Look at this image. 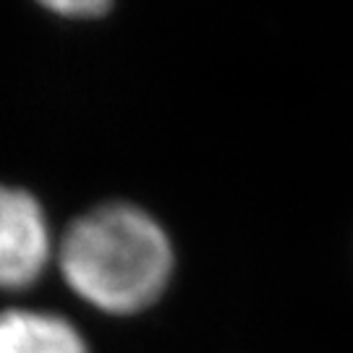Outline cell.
<instances>
[{"label":"cell","mask_w":353,"mask_h":353,"mask_svg":"<svg viewBox=\"0 0 353 353\" xmlns=\"http://www.w3.org/2000/svg\"><path fill=\"white\" fill-rule=\"evenodd\" d=\"M58 267L79 301L108 316H137L163 301L176 278V246L137 204L110 202L76 217Z\"/></svg>","instance_id":"cell-1"},{"label":"cell","mask_w":353,"mask_h":353,"mask_svg":"<svg viewBox=\"0 0 353 353\" xmlns=\"http://www.w3.org/2000/svg\"><path fill=\"white\" fill-rule=\"evenodd\" d=\"M52 259V230L34 194L0 183V290L32 288Z\"/></svg>","instance_id":"cell-2"},{"label":"cell","mask_w":353,"mask_h":353,"mask_svg":"<svg viewBox=\"0 0 353 353\" xmlns=\"http://www.w3.org/2000/svg\"><path fill=\"white\" fill-rule=\"evenodd\" d=\"M0 353H89V345L63 314L16 306L0 312Z\"/></svg>","instance_id":"cell-3"},{"label":"cell","mask_w":353,"mask_h":353,"mask_svg":"<svg viewBox=\"0 0 353 353\" xmlns=\"http://www.w3.org/2000/svg\"><path fill=\"white\" fill-rule=\"evenodd\" d=\"M37 3L65 19H94L108 11L113 0H37Z\"/></svg>","instance_id":"cell-4"}]
</instances>
